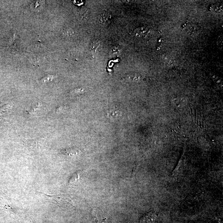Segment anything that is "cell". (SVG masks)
Segmentation results:
<instances>
[{
	"label": "cell",
	"instance_id": "6da1fadb",
	"mask_svg": "<svg viewBox=\"0 0 223 223\" xmlns=\"http://www.w3.org/2000/svg\"><path fill=\"white\" fill-rule=\"evenodd\" d=\"M91 214L95 223H106L107 218L100 209L93 207Z\"/></svg>",
	"mask_w": 223,
	"mask_h": 223
},
{
	"label": "cell",
	"instance_id": "7a4b0ae2",
	"mask_svg": "<svg viewBox=\"0 0 223 223\" xmlns=\"http://www.w3.org/2000/svg\"><path fill=\"white\" fill-rule=\"evenodd\" d=\"M56 199H55V201L57 202L58 205L63 208L69 209L74 207L72 201L66 195H62L61 197L58 196L56 197Z\"/></svg>",
	"mask_w": 223,
	"mask_h": 223
},
{
	"label": "cell",
	"instance_id": "3957f363",
	"mask_svg": "<svg viewBox=\"0 0 223 223\" xmlns=\"http://www.w3.org/2000/svg\"><path fill=\"white\" fill-rule=\"evenodd\" d=\"M158 219V215L154 212H151L142 217L140 223H156Z\"/></svg>",
	"mask_w": 223,
	"mask_h": 223
},
{
	"label": "cell",
	"instance_id": "277c9868",
	"mask_svg": "<svg viewBox=\"0 0 223 223\" xmlns=\"http://www.w3.org/2000/svg\"><path fill=\"white\" fill-rule=\"evenodd\" d=\"M112 19V16L109 13L105 12L100 15L99 21L102 24H107L110 22Z\"/></svg>",
	"mask_w": 223,
	"mask_h": 223
},
{
	"label": "cell",
	"instance_id": "5b68a950",
	"mask_svg": "<svg viewBox=\"0 0 223 223\" xmlns=\"http://www.w3.org/2000/svg\"><path fill=\"white\" fill-rule=\"evenodd\" d=\"M147 32H148V29L147 28L142 27V28L137 29L135 31V34L136 36H138V37H142L146 35Z\"/></svg>",
	"mask_w": 223,
	"mask_h": 223
},
{
	"label": "cell",
	"instance_id": "8992f818",
	"mask_svg": "<svg viewBox=\"0 0 223 223\" xmlns=\"http://www.w3.org/2000/svg\"><path fill=\"white\" fill-rule=\"evenodd\" d=\"M128 80H132L134 81H138L140 80V76L139 74L136 73L128 74L127 77Z\"/></svg>",
	"mask_w": 223,
	"mask_h": 223
},
{
	"label": "cell",
	"instance_id": "52a82bcc",
	"mask_svg": "<svg viewBox=\"0 0 223 223\" xmlns=\"http://www.w3.org/2000/svg\"><path fill=\"white\" fill-rule=\"evenodd\" d=\"M100 46V44L99 42L98 41H95V42H93L91 45L90 48L92 51H96L98 49Z\"/></svg>",
	"mask_w": 223,
	"mask_h": 223
},
{
	"label": "cell",
	"instance_id": "ba28073f",
	"mask_svg": "<svg viewBox=\"0 0 223 223\" xmlns=\"http://www.w3.org/2000/svg\"><path fill=\"white\" fill-rule=\"evenodd\" d=\"M52 75H49V76H47L46 77H45L43 79L42 81L43 82H48L49 81V80H52Z\"/></svg>",
	"mask_w": 223,
	"mask_h": 223
},
{
	"label": "cell",
	"instance_id": "9c48e42d",
	"mask_svg": "<svg viewBox=\"0 0 223 223\" xmlns=\"http://www.w3.org/2000/svg\"><path fill=\"white\" fill-rule=\"evenodd\" d=\"M83 11H84V12H82L83 16L84 17H85V18L86 17H88V15H89V12H88V10L84 9V10H83Z\"/></svg>",
	"mask_w": 223,
	"mask_h": 223
}]
</instances>
